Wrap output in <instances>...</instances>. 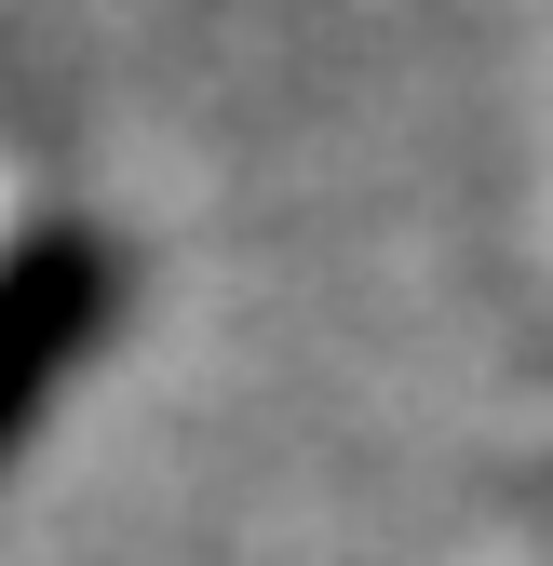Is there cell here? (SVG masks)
<instances>
[{
    "mask_svg": "<svg viewBox=\"0 0 553 566\" xmlns=\"http://www.w3.org/2000/svg\"><path fill=\"white\" fill-rule=\"evenodd\" d=\"M122 324V243L108 230H28L0 256V459L28 446L54 378Z\"/></svg>",
    "mask_w": 553,
    "mask_h": 566,
    "instance_id": "1",
    "label": "cell"
}]
</instances>
